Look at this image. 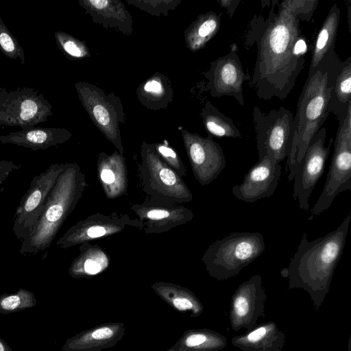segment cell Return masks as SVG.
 I'll return each mask as SVG.
<instances>
[{
  "label": "cell",
  "mask_w": 351,
  "mask_h": 351,
  "mask_svg": "<svg viewBox=\"0 0 351 351\" xmlns=\"http://www.w3.org/2000/svg\"><path fill=\"white\" fill-rule=\"evenodd\" d=\"M100 178L102 182L106 184H112L115 180L114 173L108 167H104L101 169Z\"/></svg>",
  "instance_id": "35"
},
{
  "label": "cell",
  "mask_w": 351,
  "mask_h": 351,
  "mask_svg": "<svg viewBox=\"0 0 351 351\" xmlns=\"http://www.w3.org/2000/svg\"><path fill=\"white\" fill-rule=\"evenodd\" d=\"M128 2L136 8L151 15L167 16L168 12L174 10L181 2L180 0H131Z\"/></svg>",
  "instance_id": "29"
},
{
  "label": "cell",
  "mask_w": 351,
  "mask_h": 351,
  "mask_svg": "<svg viewBox=\"0 0 351 351\" xmlns=\"http://www.w3.org/2000/svg\"><path fill=\"white\" fill-rule=\"evenodd\" d=\"M80 5L94 23L105 28H113L125 35L133 33L132 17L119 0H78Z\"/></svg>",
  "instance_id": "16"
},
{
  "label": "cell",
  "mask_w": 351,
  "mask_h": 351,
  "mask_svg": "<svg viewBox=\"0 0 351 351\" xmlns=\"http://www.w3.org/2000/svg\"><path fill=\"white\" fill-rule=\"evenodd\" d=\"M281 170L280 162L266 156L249 169L241 184L232 188V193L238 199L247 203L269 197L278 186Z\"/></svg>",
  "instance_id": "15"
},
{
  "label": "cell",
  "mask_w": 351,
  "mask_h": 351,
  "mask_svg": "<svg viewBox=\"0 0 351 351\" xmlns=\"http://www.w3.org/2000/svg\"><path fill=\"white\" fill-rule=\"evenodd\" d=\"M341 11L337 4H334L325 18L316 38L313 48L308 75L314 73L320 61L330 51L335 49V40L339 25Z\"/></svg>",
  "instance_id": "21"
},
{
  "label": "cell",
  "mask_w": 351,
  "mask_h": 351,
  "mask_svg": "<svg viewBox=\"0 0 351 351\" xmlns=\"http://www.w3.org/2000/svg\"><path fill=\"white\" fill-rule=\"evenodd\" d=\"M158 291L161 297L170 303L172 306L180 311H191V316L199 315L203 306L196 296L184 289H178L170 286L158 287Z\"/></svg>",
  "instance_id": "26"
},
{
  "label": "cell",
  "mask_w": 351,
  "mask_h": 351,
  "mask_svg": "<svg viewBox=\"0 0 351 351\" xmlns=\"http://www.w3.org/2000/svg\"><path fill=\"white\" fill-rule=\"evenodd\" d=\"M326 129L322 127L312 138L302 160L297 165L293 177V197L304 211L309 209V197L324 172L332 138L324 146Z\"/></svg>",
  "instance_id": "11"
},
{
  "label": "cell",
  "mask_w": 351,
  "mask_h": 351,
  "mask_svg": "<svg viewBox=\"0 0 351 351\" xmlns=\"http://www.w3.org/2000/svg\"><path fill=\"white\" fill-rule=\"evenodd\" d=\"M122 324H105L79 335L69 343L70 350L98 351L113 346L123 335Z\"/></svg>",
  "instance_id": "20"
},
{
  "label": "cell",
  "mask_w": 351,
  "mask_h": 351,
  "mask_svg": "<svg viewBox=\"0 0 351 351\" xmlns=\"http://www.w3.org/2000/svg\"><path fill=\"white\" fill-rule=\"evenodd\" d=\"M268 16H254L247 34V45H257L250 84L258 98L283 100L294 88L304 68L306 39L300 34L294 0L271 1Z\"/></svg>",
  "instance_id": "1"
},
{
  "label": "cell",
  "mask_w": 351,
  "mask_h": 351,
  "mask_svg": "<svg viewBox=\"0 0 351 351\" xmlns=\"http://www.w3.org/2000/svg\"><path fill=\"white\" fill-rule=\"evenodd\" d=\"M182 134L195 178L202 185L209 184L226 166L221 145L210 136L202 137L185 129Z\"/></svg>",
  "instance_id": "13"
},
{
  "label": "cell",
  "mask_w": 351,
  "mask_h": 351,
  "mask_svg": "<svg viewBox=\"0 0 351 351\" xmlns=\"http://www.w3.org/2000/svg\"><path fill=\"white\" fill-rule=\"evenodd\" d=\"M52 114L51 106L32 88L8 91L0 88V125L34 128Z\"/></svg>",
  "instance_id": "9"
},
{
  "label": "cell",
  "mask_w": 351,
  "mask_h": 351,
  "mask_svg": "<svg viewBox=\"0 0 351 351\" xmlns=\"http://www.w3.org/2000/svg\"><path fill=\"white\" fill-rule=\"evenodd\" d=\"M34 295L25 289H19L16 293L0 296V308L5 311H13L32 302Z\"/></svg>",
  "instance_id": "30"
},
{
  "label": "cell",
  "mask_w": 351,
  "mask_h": 351,
  "mask_svg": "<svg viewBox=\"0 0 351 351\" xmlns=\"http://www.w3.org/2000/svg\"><path fill=\"white\" fill-rule=\"evenodd\" d=\"M350 219V211L337 229L312 241L304 233L289 264L280 272L288 279L289 289H302L308 293L316 310L329 291L346 244Z\"/></svg>",
  "instance_id": "2"
},
{
  "label": "cell",
  "mask_w": 351,
  "mask_h": 351,
  "mask_svg": "<svg viewBox=\"0 0 351 351\" xmlns=\"http://www.w3.org/2000/svg\"><path fill=\"white\" fill-rule=\"evenodd\" d=\"M136 95L141 104L149 110L166 108L173 101V90L169 79L156 73L138 87Z\"/></svg>",
  "instance_id": "19"
},
{
  "label": "cell",
  "mask_w": 351,
  "mask_h": 351,
  "mask_svg": "<svg viewBox=\"0 0 351 351\" xmlns=\"http://www.w3.org/2000/svg\"><path fill=\"white\" fill-rule=\"evenodd\" d=\"M351 104V56L345 61L332 89L329 101V112L334 114L338 121L346 114Z\"/></svg>",
  "instance_id": "23"
},
{
  "label": "cell",
  "mask_w": 351,
  "mask_h": 351,
  "mask_svg": "<svg viewBox=\"0 0 351 351\" xmlns=\"http://www.w3.org/2000/svg\"><path fill=\"white\" fill-rule=\"evenodd\" d=\"M204 126L210 134L218 138H241L242 134L232 120L221 113L209 101H206L201 112Z\"/></svg>",
  "instance_id": "24"
},
{
  "label": "cell",
  "mask_w": 351,
  "mask_h": 351,
  "mask_svg": "<svg viewBox=\"0 0 351 351\" xmlns=\"http://www.w3.org/2000/svg\"><path fill=\"white\" fill-rule=\"evenodd\" d=\"M227 346V339L209 329L187 331L179 343V348L185 351H221Z\"/></svg>",
  "instance_id": "25"
},
{
  "label": "cell",
  "mask_w": 351,
  "mask_h": 351,
  "mask_svg": "<svg viewBox=\"0 0 351 351\" xmlns=\"http://www.w3.org/2000/svg\"><path fill=\"white\" fill-rule=\"evenodd\" d=\"M0 351H6L3 343L0 341Z\"/></svg>",
  "instance_id": "37"
},
{
  "label": "cell",
  "mask_w": 351,
  "mask_h": 351,
  "mask_svg": "<svg viewBox=\"0 0 351 351\" xmlns=\"http://www.w3.org/2000/svg\"><path fill=\"white\" fill-rule=\"evenodd\" d=\"M147 217L152 220H161L170 216L169 212L163 209H153L147 213Z\"/></svg>",
  "instance_id": "34"
},
{
  "label": "cell",
  "mask_w": 351,
  "mask_h": 351,
  "mask_svg": "<svg viewBox=\"0 0 351 351\" xmlns=\"http://www.w3.org/2000/svg\"><path fill=\"white\" fill-rule=\"evenodd\" d=\"M79 99L95 125L123 153L120 124L125 121L123 104L114 93H106L86 82L75 84Z\"/></svg>",
  "instance_id": "8"
},
{
  "label": "cell",
  "mask_w": 351,
  "mask_h": 351,
  "mask_svg": "<svg viewBox=\"0 0 351 351\" xmlns=\"http://www.w3.org/2000/svg\"><path fill=\"white\" fill-rule=\"evenodd\" d=\"M81 179L75 164H65L59 174L36 223L21 242L22 256L45 257L66 218L75 207L81 194Z\"/></svg>",
  "instance_id": "4"
},
{
  "label": "cell",
  "mask_w": 351,
  "mask_h": 351,
  "mask_svg": "<svg viewBox=\"0 0 351 351\" xmlns=\"http://www.w3.org/2000/svg\"><path fill=\"white\" fill-rule=\"evenodd\" d=\"M343 64L335 49L324 56L314 73L308 75L293 117V138L287 160L289 182L293 180L295 167L303 158L311 140L329 114L330 93Z\"/></svg>",
  "instance_id": "3"
},
{
  "label": "cell",
  "mask_w": 351,
  "mask_h": 351,
  "mask_svg": "<svg viewBox=\"0 0 351 351\" xmlns=\"http://www.w3.org/2000/svg\"><path fill=\"white\" fill-rule=\"evenodd\" d=\"M204 75L212 97L231 96L243 106V84L251 77L245 73L236 50L213 61Z\"/></svg>",
  "instance_id": "14"
},
{
  "label": "cell",
  "mask_w": 351,
  "mask_h": 351,
  "mask_svg": "<svg viewBox=\"0 0 351 351\" xmlns=\"http://www.w3.org/2000/svg\"><path fill=\"white\" fill-rule=\"evenodd\" d=\"M64 165L52 164L32 178L29 189L20 201L14 218L12 230L21 242L27 238L42 214Z\"/></svg>",
  "instance_id": "10"
},
{
  "label": "cell",
  "mask_w": 351,
  "mask_h": 351,
  "mask_svg": "<svg viewBox=\"0 0 351 351\" xmlns=\"http://www.w3.org/2000/svg\"><path fill=\"white\" fill-rule=\"evenodd\" d=\"M221 8L227 9V12L230 18L232 17L241 0H217Z\"/></svg>",
  "instance_id": "33"
},
{
  "label": "cell",
  "mask_w": 351,
  "mask_h": 351,
  "mask_svg": "<svg viewBox=\"0 0 351 351\" xmlns=\"http://www.w3.org/2000/svg\"><path fill=\"white\" fill-rule=\"evenodd\" d=\"M0 51L7 58L23 64L25 53L18 40L10 32L0 16Z\"/></svg>",
  "instance_id": "28"
},
{
  "label": "cell",
  "mask_w": 351,
  "mask_h": 351,
  "mask_svg": "<svg viewBox=\"0 0 351 351\" xmlns=\"http://www.w3.org/2000/svg\"><path fill=\"white\" fill-rule=\"evenodd\" d=\"M348 23L350 32H351V1H348Z\"/></svg>",
  "instance_id": "36"
},
{
  "label": "cell",
  "mask_w": 351,
  "mask_h": 351,
  "mask_svg": "<svg viewBox=\"0 0 351 351\" xmlns=\"http://www.w3.org/2000/svg\"><path fill=\"white\" fill-rule=\"evenodd\" d=\"M285 341V334L274 322L262 323L231 339L232 344L242 351H282Z\"/></svg>",
  "instance_id": "18"
},
{
  "label": "cell",
  "mask_w": 351,
  "mask_h": 351,
  "mask_svg": "<svg viewBox=\"0 0 351 351\" xmlns=\"http://www.w3.org/2000/svg\"><path fill=\"white\" fill-rule=\"evenodd\" d=\"M151 146L154 152L158 153V155L162 156L171 166L178 169L180 167V165L182 166L176 152L167 145L158 143Z\"/></svg>",
  "instance_id": "31"
},
{
  "label": "cell",
  "mask_w": 351,
  "mask_h": 351,
  "mask_svg": "<svg viewBox=\"0 0 351 351\" xmlns=\"http://www.w3.org/2000/svg\"><path fill=\"white\" fill-rule=\"evenodd\" d=\"M346 191H351V104L346 116L339 121L326 181L308 220L327 210L337 195Z\"/></svg>",
  "instance_id": "6"
},
{
  "label": "cell",
  "mask_w": 351,
  "mask_h": 351,
  "mask_svg": "<svg viewBox=\"0 0 351 351\" xmlns=\"http://www.w3.org/2000/svg\"><path fill=\"white\" fill-rule=\"evenodd\" d=\"M267 295L262 286V277L256 274L241 283L231 298L230 322L234 331H250L265 317Z\"/></svg>",
  "instance_id": "12"
},
{
  "label": "cell",
  "mask_w": 351,
  "mask_h": 351,
  "mask_svg": "<svg viewBox=\"0 0 351 351\" xmlns=\"http://www.w3.org/2000/svg\"><path fill=\"white\" fill-rule=\"evenodd\" d=\"M21 168V165L12 160L0 161V184L14 171Z\"/></svg>",
  "instance_id": "32"
},
{
  "label": "cell",
  "mask_w": 351,
  "mask_h": 351,
  "mask_svg": "<svg viewBox=\"0 0 351 351\" xmlns=\"http://www.w3.org/2000/svg\"><path fill=\"white\" fill-rule=\"evenodd\" d=\"M293 114L284 107L264 112L254 106L252 119L258 160L266 156L278 162L289 156L293 138Z\"/></svg>",
  "instance_id": "7"
},
{
  "label": "cell",
  "mask_w": 351,
  "mask_h": 351,
  "mask_svg": "<svg viewBox=\"0 0 351 351\" xmlns=\"http://www.w3.org/2000/svg\"><path fill=\"white\" fill-rule=\"evenodd\" d=\"M56 42L59 49L69 58L82 59L90 56L86 43L73 36L61 31L54 33Z\"/></svg>",
  "instance_id": "27"
},
{
  "label": "cell",
  "mask_w": 351,
  "mask_h": 351,
  "mask_svg": "<svg viewBox=\"0 0 351 351\" xmlns=\"http://www.w3.org/2000/svg\"><path fill=\"white\" fill-rule=\"evenodd\" d=\"M221 17L210 11L200 14L184 32L186 47L191 51L203 49L220 29Z\"/></svg>",
  "instance_id": "22"
},
{
  "label": "cell",
  "mask_w": 351,
  "mask_h": 351,
  "mask_svg": "<svg viewBox=\"0 0 351 351\" xmlns=\"http://www.w3.org/2000/svg\"><path fill=\"white\" fill-rule=\"evenodd\" d=\"M72 134L64 128H32L0 136V143L12 144L33 151L47 149L67 141Z\"/></svg>",
  "instance_id": "17"
},
{
  "label": "cell",
  "mask_w": 351,
  "mask_h": 351,
  "mask_svg": "<svg viewBox=\"0 0 351 351\" xmlns=\"http://www.w3.org/2000/svg\"><path fill=\"white\" fill-rule=\"evenodd\" d=\"M263 236L258 232H237L213 243L203 261L209 274L218 280L235 277L265 251Z\"/></svg>",
  "instance_id": "5"
}]
</instances>
